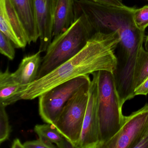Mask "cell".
<instances>
[{
	"mask_svg": "<svg viewBox=\"0 0 148 148\" xmlns=\"http://www.w3.org/2000/svg\"><path fill=\"white\" fill-rule=\"evenodd\" d=\"M0 32L16 48L24 49L28 44L25 27L11 0H0Z\"/></svg>",
	"mask_w": 148,
	"mask_h": 148,
	"instance_id": "cell-8",
	"label": "cell"
},
{
	"mask_svg": "<svg viewBox=\"0 0 148 148\" xmlns=\"http://www.w3.org/2000/svg\"><path fill=\"white\" fill-rule=\"evenodd\" d=\"M133 21L138 30L145 32L148 27V5L135 9L133 13Z\"/></svg>",
	"mask_w": 148,
	"mask_h": 148,
	"instance_id": "cell-16",
	"label": "cell"
},
{
	"mask_svg": "<svg viewBox=\"0 0 148 148\" xmlns=\"http://www.w3.org/2000/svg\"><path fill=\"white\" fill-rule=\"evenodd\" d=\"M58 0H34L39 32V51L46 52L52 40L53 19Z\"/></svg>",
	"mask_w": 148,
	"mask_h": 148,
	"instance_id": "cell-9",
	"label": "cell"
},
{
	"mask_svg": "<svg viewBox=\"0 0 148 148\" xmlns=\"http://www.w3.org/2000/svg\"><path fill=\"white\" fill-rule=\"evenodd\" d=\"M135 96L145 95L148 94V77L142 84L135 89L134 91Z\"/></svg>",
	"mask_w": 148,
	"mask_h": 148,
	"instance_id": "cell-20",
	"label": "cell"
},
{
	"mask_svg": "<svg viewBox=\"0 0 148 148\" xmlns=\"http://www.w3.org/2000/svg\"><path fill=\"white\" fill-rule=\"evenodd\" d=\"M148 77V51L143 47L138 54L133 76V88L139 86Z\"/></svg>",
	"mask_w": 148,
	"mask_h": 148,
	"instance_id": "cell-15",
	"label": "cell"
},
{
	"mask_svg": "<svg viewBox=\"0 0 148 148\" xmlns=\"http://www.w3.org/2000/svg\"><path fill=\"white\" fill-rule=\"evenodd\" d=\"M148 132V103L125 116L120 130L102 148H134Z\"/></svg>",
	"mask_w": 148,
	"mask_h": 148,
	"instance_id": "cell-6",
	"label": "cell"
},
{
	"mask_svg": "<svg viewBox=\"0 0 148 148\" xmlns=\"http://www.w3.org/2000/svg\"><path fill=\"white\" fill-rule=\"evenodd\" d=\"M75 20V0H58L53 16V39L66 32Z\"/></svg>",
	"mask_w": 148,
	"mask_h": 148,
	"instance_id": "cell-11",
	"label": "cell"
},
{
	"mask_svg": "<svg viewBox=\"0 0 148 148\" xmlns=\"http://www.w3.org/2000/svg\"><path fill=\"white\" fill-rule=\"evenodd\" d=\"M89 75L62 83L39 97V112L44 122L53 123L69 99L82 86L91 82Z\"/></svg>",
	"mask_w": 148,
	"mask_h": 148,
	"instance_id": "cell-5",
	"label": "cell"
},
{
	"mask_svg": "<svg viewBox=\"0 0 148 148\" xmlns=\"http://www.w3.org/2000/svg\"><path fill=\"white\" fill-rule=\"evenodd\" d=\"M97 3L108 5L113 6L123 7L125 5L123 4L122 0H91Z\"/></svg>",
	"mask_w": 148,
	"mask_h": 148,
	"instance_id": "cell-21",
	"label": "cell"
},
{
	"mask_svg": "<svg viewBox=\"0 0 148 148\" xmlns=\"http://www.w3.org/2000/svg\"><path fill=\"white\" fill-rule=\"evenodd\" d=\"M12 147V148H25L23 143H21L18 138H16L14 140Z\"/></svg>",
	"mask_w": 148,
	"mask_h": 148,
	"instance_id": "cell-23",
	"label": "cell"
},
{
	"mask_svg": "<svg viewBox=\"0 0 148 148\" xmlns=\"http://www.w3.org/2000/svg\"><path fill=\"white\" fill-rule=\"evenodd\" d=\"M147 1H148V0H147Z\"/></svg>",
	"mask_w": 148,
	"mask_h": 148,
	"instance_id": "cell-25",
	"label": "cell"
},
{
	"mask_svg": "<svg viewBox=\"0 0 148 148\" xmlns=\"http://www.w3.org/2000/svg\"><path fill=\"white\" fill-rule=\"evenodd\" d=\"M34 132L39 137L42 138L55 144L58 148H73L72 145L60 132L53 123L38 124L34 128Z\"/></svg>",
	"mask_w": 148,
	"mask_h": 148,
	"instance_id": "cell-14",
	"label": "cell"
},
{
	"mask_svg": "<svg viewBox=\"0 0 148 148\" xmlns=\"http://www.w3.org/2000/svg\"><path fill=\"white\" fill-rule=\"evenodd\" d=\"M120 41L116 32L96 33L76 55L28 85L22 92L21 99L32 100L53 87L79 76L100 71L113 73L117 64L115 51Z\"/></svg>",
	"mask_w": 148,
	"mask_h": 148,
	"instance_id": "cell-1",
	"label": "cell"
},
{
	"mask_svg": "<svg viewBox=\"0 0 148 148\" xmlns=\"http://www.w3.org/2000/svg\"><path fill=\"white\" fill-rule=\"evenodd\" d=\"M98 111L101 146L107 143L120 130L124 122L112 73L97 71Z\"/></svg>",
	"mask_w": 148,
	"mask_h": 148,
	"instance_id": "cell-3",
	"label": "cell"
},
{
	"mask_svg": "<svg viewBox=\"0 0 148 148\" xmlns=\"http://www.w3.org/2000/svg\"><path fill=\"white\" fill-rule=\"evenodd\" d=\"M27 35L28 44L36 43L39 39L34 0H11Z\"/></svg>",
	"mask_w": 148,
	"mask_h": 148,
	"instance_id": "cell-10",
	"label": "cell"
},
{
	"mask_svg": "<svg viewBox=\"0 0 148 148\" xmlns=\"http://www.w3.org/2000/svg\"><path fill=\"white\" fill-rule=\"evenodd\" d=\"M92 74L88 104L80 140L76 148H100L101 146L97 72Z\"/></svg>",
	"mask_w": 148,
	"mask_h": 148,
	"instance_id": "cell-7",
	"label": "cell"
},
{
	"mask_svg": "<svg viewBox=\"0 0 148 148\" xmlns=\"http://www.w3.org/2000/svg\"><path fill=\"white\" fill-rule=\"evenodd\" d=\"M40 53L38 51L24 57L18 69L12 73L14 79L21 85L27 87L36 80L42 60Z\"/></svg>",
	"mask_w": 148,
	"mask_h": 148,
	"instance_id": "cell-13",
	"label": "cell"
},
{
	"mask_svg": "<svg viewBox=\"0 0 148 148\" xmlns=\"http://www.w3.org/2000/svg\"><path fill=\"white\" fill-rule=\"evenodd\" d=\"M12 44L5 34L0 32V52L10 60L15 58V49Z\"/></svg>",
	"mask_w": 148,
	"mask_h": 148,
	"instance_id": "cell-18",
	"label": "cell"
},
{
	"mask_svg": "<svg viewBox=\"0 0 148 148\" xmlns=\"http://www.w3.org/2000/svg\"><path fill=\"white\" fill-rule=\"evenodd\" d=\"M25 148H53L56 146L53 143L41 137L36 140L27 141L23 143Z\"/></svg>",
	"mask_w": 148,
	"mask_h": 148,
	"instance_id": "cell-19",
	"label": "cell"
},
{
	"mask_svg": "<svg viewBox=\"0 0 148 148\" xmlns=\"http://www.w3.org/2000/svg\"><path fill=\"white\" fill-rule=\"evenodd\" d=\"M27 86L21 85L13 77L8 67L0 73V105L5 107L22 99L21 95Z\"/></svg>",
	"mask_w": 148,
	"mask_h": 148,
	"instance_id": "cell-12",
	"label": "cell"
},
{
	"mask_svg": "<svg viewBox=\"0 0 148 148\" xmlns=\"http://www.w3.org/2000/svg\"><path fill=\"white\" fill-rule=\"evenodd\" d=\"M95 34L86 19L76 17L66 32L52 40L42 58L36 79H40L79 52Z\"/></svg>",
	"mask_w": 148,
	"mask_h": 148,
	"instance_id": "cell-2",
	"label": "cell"
},
{
	"mask_svg": "<svg viewBox=\"0 0 148 148\" xmlns=\"http://www.w3.org/2000/svg\"><path fill=\"white\" fill-rule=\"evenodd\" d=\"M134 148H148V132L142 138Z\"/></svg>",
	"mask_w": 148,
	"mask_h": 148,
	"instance_id": "cell-22",
	"label": "cell"
},
{
	"mask_svg": "<svg viewBox=\"0 0 148 148\" xmlns=\"http://www.w3.org/2000/svg\"><path fill=\"white\" fill-rule=\"evenodd\" d=\"M90 83L82 86L69 99L53 123L73 148L80 140Z\"/></svg>",
	"mask_w": 148,
	"mask_h": 148,
	"instance_id": "cell-4",
	"label": "cell"
},
{
	"mask_svg": "<svg viewBox=\"0 0 148 148\" xmlns=\"http://www.w3.org/2000/svg\"><path fill=\"white\" fill-rule=\"evenodd\" d=\"M144 42L145 49L148 51V35L145 39Z\"/></svg>",
	"mask_w": 148,
	"mask_h": 148,
	"instance_id": "cell-24",
	"label": "cell"
},
{
	"mask_svg": "<svg viewBox=\"0 0 148 148\" xmlns=\"http://www.w3.org/2000/svg\"><path fill=\"white\" fill-rule=\"evenodd\" d=\"M11 131L5 107L0 105V143H2L9 138Z\"/></svg>",
	"mask_w": 148,
	"mask_h": 148,
	"instance_id": "cell-17",
	"label": "cell"
}]
</instances>
